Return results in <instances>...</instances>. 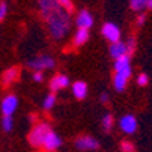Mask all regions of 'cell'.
I'll return each instance as SVG.
<instances>
[{"mask_svg":"<svg viewBox=\"0 0 152 152\" xmlns=\"http://www.w3.org/2000/svg\"><path fill=\"white\" fill-rule=\"evenodd\" d=\"M38 6H39V12H41L42 18L47 20L50 15H53L60 8V3L57 0H39Z\"/></svg>","mask_w":152,"mask_h":152,"instance_id":"obj_4","label":"cell"},{"mask_svg":"<svg viewBox=\"0 0 152 152\" xmlns=\"http://www.w3.org/2000/svg\"><path fill=\"white\" fill-rule=\"evenodd\" d=\"M148 8L152 9V0H148Z\"/></svg>","mask_w":152,"mask_h":152,"instance_id":"obj_30","label":"cell"},{"mask_svg":"<svg viewBox=\"0 0 152 152\" xmlns=\"http://www.w3.org/2000/svg\"><path fill=\"white\" fill-rule=\"evenodd\" d=\"M51 131L50 126L47 124H36L33 128H32V131L29 133V143L33 146V148H39L44 145V140L47 137V134Z\"/></svg>","mask_w":152,"mask_h":152,"instance_id":"obj_2","label":"cell"},{"mask_svg":"<svg viewBox=\"0 0 152 152\" xmlns=\"http://www.w3.org/2000/svg\"><path fill=\"white\" fill-rule=\"evenodd\" d=\"M33 80H35L36 83H41L42 80H44V74H42L41 71H36V72L33 74Z\"/></svg>","mask_w":152,"mask_h":152,"instance_id":"obj_27","label":"cell"},{"mask_svg":"<svg viewBox=\"0 0 152 152\" xmlns=\"http://www.w3.org/2000/svg\"><path fill=\"white\" fill-rule=\"evenodd\" d=\"M6 14H8V5L5 2H2L0 3V21L6 17Z\"/></svg>","mask_w":152,"mask_h":152,"instance_id":"obj_25","label":"cell"},{"mask_svg":"<svg viewBox=\"0 0 152 152\" xmlns=\"http://www.w3.org/2000/svg\"><path fill=\"white\" fill-rule=\"evenodd\" d=\"M126 51H128V56L129 54H133L134 53V47H136V41H134V38H129L128 39V42H126Z\"/></svg>","mask_w":152,"mask_h":152,"instance_id":"obj_23","label":"cell"},{"mask_svg":"<svg viewBox=\"0 0 152 152\" xmlns=\"http://www.w3.org/2000/svg\"><path fill=\"white\" fill-rule=\"evenodd\" d=\"M18 74H20V69L17 66H12V68H8L3 74H2V83L5 86H9L12 84L17 78H18Z\"/></svg>","mask_w":152,"mask_h":152,"instance_id":"obj_14","label":"cell"},{"mask_svg":"<svg viewBox=\"0 0 152 152\" xmlns=\"http://www.w3.org/2000/svg\"><path fill=\"white\" fill-rule=\"evenodd\" d=\"M54 104H56V95H54V94H50V95L45 96L42 107H44L45 110H51V108L54 107Z\"/></svg>","mask_w":152,"mask_h":152,"instance_id":"obj_19","label":"cell"},{"mask_svg":"<svg viewBox=\"0 0 152 152\" xmlns=\"http://www.w3.org/2000/svg\"><path fill=\"white\" fill-rule=\"evenodd\" d=\"M44 149L47 151V152H54V151H57L60 146H62V139L54 133V131H50L48 134H47V137H45V140H44Z\"/></svg>","mask_w":152,"mask_h":152,"instance_id":"obj_8","label":"cell"},{"mask_svg":"<svg viewBox=\"0 0 152 152\" xmlns=\"http://www.w3.org/2000/svg\"><path fill=\"white\" fill-rule=\"evenodd\" d=\"M72 95L77 98V99H83L88 95V84L84 81H75L72 84Z\"/></svg>","mask_w":152,"mask_h":152,"instance_id":"obj_15","label":"cell"},{"mask_svg":"<svg viewBox=\"0 0 152 152\" xmlns=\"http://www.w3.org/2000/svg\"><path fill=\"white\" fill-rule=\"evenodd\" d=\"M121 149H122V152H134L136 148H134V145L131 142H126L125 140V142L121 143Z\"/></svg>","mask_w":152,"mask_h":152,"instance_id":"obj_22","label":"cell"},{"mask_svg":"<svg viewBox=\"0 0 152 152\" xmlns=\"http://www.w3.org/2000/svg\"><path fill=\"white\" fill-rule=\"evenodd\" d=\"M119 126L124 133L126 134H133L136 129H137V119L133 115H126L119 121Z\"/></svg>","mask_w":152,"mask_h":152,"instance_id":"obj_10","label":"cell"},{"mask_svg":"<svg viewBox=\"0 0 152 152\" xmlns=\"http://www.w3.org/2000/svg\"><path fill=\"white\" fill-rule=\"evenodd\" d=\"M129 6L133 11H142L148 6V0H129Z\"/></svg>","mask_w":152,"mask_h":152,"instance_id":"obj_18","label":"cell"},{"mask_svg":"<svg viewBox=\"0 0 152 152\" xmlns=\"http://www.w3.org/2000/svg\"><path fill=\"white\" fill-rule=\"evenodd\" d=\"M89 39V30H86V29H78L74 35V45H83L86 44V41Z\"/></svg>","mask_w":152,"mask_h":152,"instance_id":"obj_16","label":"cell"},{"mask_svg":"<svg viewBox=\"0 0 152 152\" xmlns=\"http://www.w3.org/2000/svg\"><path fill=\"white\" fill-rule=\"evenodd\" d=\"M75 23H77L78 29H86V30H89V27H92V24H94V18H92V15L89 14V11L83 9V11L78 12Z\"/></svg>","mask_w":152,"mask_h":152,"instance_id":"obj_11","label":"cell"},{"mask_svg":"<svg viewBox=\"0 0 152 152\" xmlns=\"http://www.w3.org/2000/svg\"><path fill=\"white\" fill-rule=\"evenodd\" d=\"M126 80H128V78H125V77L121 75V74H116V75H115V78H113V84H115V89H116L118 92H122V91L125 89Z\"/></svg>","mask_w":152,"mask_h":152,"instance_id":"obj_17","label":"cell"},{"mask_svg":"<svg viewBox=\"0 0 152 152\" xmlns=\"http://www.w3.org/2000/svg\"><path fill=\"white\" fill-rule=\"evenodd\" d=\"M145 23V15H140L139 18H137V26H142Z\"/></svg>","mask_w":152,"mask_h":152,"instance_id":"obj_28","label":"cell"},{"mask_svg":"<svg viewBox=\"0 0 152 152\" xmlns=\"http://www.w3.org/2000/svg\"><path fill=\"white\" fill-rule=\"evenodd\" d=\"M27 66L36 71H42V69H50L54 66V60L50 56H39L36 59H32L27 62Z\"/></svg>","mask_w":152,"mask_h":152,"instance_id":"obj_3","label":"cell"},{"mask_svg":"<svg viewBox=\"0 0 152 152\" xmlns=\"http://www.w3.org/2000/svg\"><path fill=\"white\" fill-rule=\"evenodd\" d=\"M45 21H47V26H48V32H50V35L54 39H62L65 35L69 32L71 17H69L68 11L63 9L62 6L53 15H50Z\"/></svg>","mask_w":152,"mask_h":152,"instance_id":"obj_1","label":"cell"},{"mask_svg":"<svg viewBox=\"0 0 152 152\" xmlns=\"http://www.w3.org/2000/svg\"><path fill=\"white\" fill-rule=\"evenodd\" d=\"M115 71L116 74L124 75L125 78H129L131 75V66H129V56H124L115 62Z\"/></svg>","mask_w":152,"mask_h":152,"instance_id":"obj_7","label":"cell"},{"mask_svg":"<svg viewBox=\"0 0 152 152\" xmlns=\"http://www.w3.org/2000/svg\"><path fill=\"white\" fill-rule=\"evenodd\" d=\"M148 81H149V78H148L146 74H140V75L137 77V84H139V86H146Z\"/></svg>","mask_w":152,"mask_h":152,"instance_id":"obj_26","label":"cell"},{"mask_svg":"<svg viewBox=\"0 0 152 152\" xmlns=\"http://www.w3.org/2000/svg\"><path fill=\"white\" fill-rule=\"evenodd\" d=\"M75 148L78 151H95L99 148V142L91 136H81L75 140Z\"/></svg>","mask_w":152,"mask_h":152,"instance_id":"obj_5","label":"cell"},{"mask_svg":"<svg viewBox=\"0 0 152 152\" xmlns=\"http://www.w3.org/2000/svg\"><path fill=\"white\" fill-rule=\"evenodd\" d=\"M68 84H69V78H68L66 75H63V74H59V75H54V77L51 78V81H50V89H51V92L54 94V92H57V91H60V89H63V88H66Z\"/></svg>","mask_w":152,"mask_h":152,"instance_id":"obj_12","label":"cell"},{"mask_svg":"<svg viewBox=\"0 0 152 152\" xmlns=\"http://www.w3.org/2000/svg\"><path fill=\"white\" fill-rule=\"evenodd\" d=\"M101 101H102V102H107V101H108V95H107V94H102V95H101Z\"/></svg>","mask_w":152,"mask_h":152,"instance_id":"obj_29","label":"cell"},{"mask_svg":"<svg viewBox=\"0 0 152 152\" xmlns=\"http://www.w3.org/2000/svg\"><path fill=\"white\" fill-rule=\"evenodd\" d=\"M101 32H102L104 38L108 39L110 42H113V44H115V42H119V39H121V30L113 23H105L102 26V30Z\"/></svg>","mask_w":152,"mask_h":152,"instance_id":"obj_6","label":"cell"},{"mask_svg":"<svg viewBox=\"0 0 152 152\" xmlns=\"http://www.w3.org/2000/svg\"><path fill=\"white\" fill-rule=\"evenodd\" d=\"M18 105V98L15 95H8L2 101V113L3 116H12V113L17 110Z\"/></svg>","mask_w":152,"mask_h":152,"instance_id":"obj_9","label":"cell"},{"mask_svg":"<svg viewBox=\"0 0 152 152\" xmlns=\"http://www.w3.org/2000/svg\"><path fill=\"white\" fill-rule=\"evenodd\" d=\"M57 2L60 3V6H62L63 9H66L68 12L72 9V3H71V0H57Z\"/></svg>","mask_w":152,"mask_h":152,"instance_id":"obj_24","label":"cell"},{"mask_svg":"<svg viewBox=\"0 0 152 152\" xmlns=\"http://www.w3.org/2000/svg\"><path fill=\"white\" fill-rule=\"evenodd\" d=\"M110 56H112L115 60H118V59H121V57H124V56H128L126 45L124 44V42H121V41L112 44V47H110Z\"/></svg>","mask_w":152,"mask_h":152,"instance_id":"obj_13","label":"cell"},{"mask_svg":"<svg viewBox=\"0 0 152 152\" xmlns=\"http://www.w3.org/2000/svg\"><path fill=\"white\" fill-rule=\"evenodd\" d=\"M112 126H113V116L112 115H105L102 118V128H104V131L108 133L112 129Z\"/></svg>","mask_w":152,"mask_h":152,"instance_id":"obj_21","label":"cell"},{"mask_svg":"<svg viewBox=\"0 0 152 152\" xmlns=\"http://www.w3.org/2000/svg\"><path fill=\"white\" fill-rule=\"evenodd\" d=\"M12 126H14V119H12V116H3L2 118V129L3 131H11L12 129Z\"/></svg>","mask_w":152,"mask_h":152,"instance_id":"obj_20","label":"cell"}]
</instances>
